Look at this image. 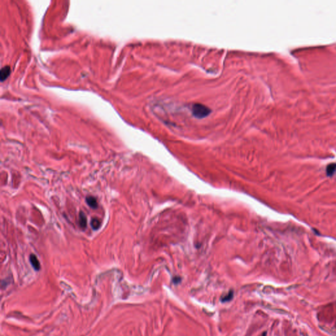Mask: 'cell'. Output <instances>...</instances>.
Instances as JSON below:
<instances>
[{
	"instance_id": "6da1fadb",
	"label": "cell",
	"mask_w": 336,
	"mask_h": 336,
	"mask_svg": "<svg viewBox=\"0 0 336 336\" xmlns=\"http://www.w3.org/2000/svg\"><path fill=\"white\" fill-rule=\"evenodd\" d=\"M212 113L208 106L200 103L194 104L192 106V114L195 118L202 119L207 117Z\"/></svg>"
},
{
	"instance_id": "7a4b0ae2",
	"label": "cell",
	"mask_w": 336,
	"mask_h": 336,
	"mask_svg": "<svg viewBox=\"0 0 336 336\" xmlns=\"http://www.w3.org/2000/svg\"><path fill=\"white\" fill-rule=\"evenodd\" d=\"M11 74V68L9 66L3 67L0 72V79L1 81L3 82Z\"/></svg>"
},
{
	"instance_id": "3957f363",
	"label": "cell",
	"mask_w": 336,
	"mask_h": 336,
	"mask_svg": "<svg viewBox=\"0 0 336 336\" xmlns=\"http://www.w3.org/2000/svg\"><path fill=\"white\" fill-rule=\"evenodd\" d=\"M30 263H31V265L32 267H33V268L36 270H39L40 269V261L38 260V259L37 258V257L34 255V254H32L30 255Z\"/></svg>"
},
{
	"instance_id": "277c9868",
	"label": "cell",
	"mask_w": 336,
	"mask_h": 336,
	"mask_svg": "<svg viewBox=\"0 0 336 336\" xmlns=\"http://www.w3.org/2000/svg\"><path fill=\"white\" fill-rule=\"evenodd\" d=\"M79 225L83 229H85L87 227V217L83 212H80L79 214Z\"/></svg>"
},
{
	"instance_id": "5b68a950",
	"label": "cell",
	"mask_w": 336,
	"mask_h": 336,
	"mask_svg": "<svg viewBox=\"0 0 336 336\" xmlns=\"http://www.w3.org/2000/svg\"><path fill=\"white\" fill-rule=\"evenodd\" d=\"M86 200V202L89 206L91 207L93 209L97 208L98 203L97 201V199L95 197L90 196V197H87Z\"/></svg>"
},
{
	"instance_id": "8992f818",
	"label": "cell",
	"mask_w": 336,
	"mask_h": 336,
	"mask_svg": "<svg viewBox=\"0 0 336 336\" xmlns=\"http://www.w3.org/2000/svg\"><path fill=\"white\" fill-rule=\"evenodd\" d=\"M101 223L97 218H93L91 221V226L94 230H97L100 227Z\"/></svg>"
},
{
	"instance_id": "52a82bcc",
	"label": "cell",
	"mask_w": 336,
	"mask_h": 336,
	"mask_svg": "<svg viewBox=\"0 0 336 336\" xmlns=\"http://www.w3.org/2000/svg\"><path fill=\"white\" fill-rule=\"evenodd\" d=\"M336 170V164H330L327 167V174L328 175H332Z\"/></svg>"
},
{
	"instance_id": "ba28073f",
	"label": "cell",
	"mask_w": 336,
	"mask_h": 336,
	"mask_svg": "<svg viewBox=\"0 0 336 336\" xmlns=\"http://www.w3.org/2000/svg\"><path fill=\"white\" fill-rule=\"evenodd\" d=\"M233 297V292H230L229 293H228L227 296H224L221 298V301H223V302H226V301H228L231 300L232 299Z\"/></svg>"
}]
</instances>
